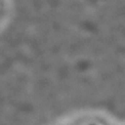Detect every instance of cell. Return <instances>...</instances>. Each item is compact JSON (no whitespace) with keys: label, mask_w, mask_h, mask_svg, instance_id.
<instances>
[{"label":"cell","mask_w":125,"mask_h":125,"mask_svg":"<svg viewBox=\"0 0 125 125\" xmlns=\"http://www.w3.org/2000/svg\"><path fill=\"white\" fill-rule=\"evenodd\" d=\"M97 125V124H87V125Z\"/></svg>","instance_id":"cell-1"}]
</instances>
